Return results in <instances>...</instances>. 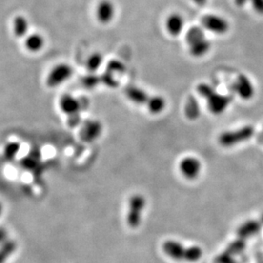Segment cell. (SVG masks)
Masks as SVG:
<instances>
[{
	"mask_svg": "<svg viewBox=\"0 0 263 263\" xmlns=\"http://www.w3.org/2000/svg\"><path fill=\"white\" fill-rule=\"evenodd\" d=\"M255 133V129L252 126H244L239 129L227 131L222 133L219 136V143L223 147L235 146L239 143L245 142L250 140Z\"/></svg>",
	"mask_w": 263,
	"mask_h": 263,
	"instance_id": "1",
	"label": "cell"
},
{
	"mask_svg": "<svg viewBox=\"0 0 263 263\" xmlns=\"http://www.w3.org/2000/svg\"><path fill=\"white\" fill-rule=\"evenodd\" d=\"M146 200L143 196L133 195L128 202V211L126 215V223L130 228H138L142 222L143 212L145 208Z\"/></svg>",
	"mask_w": 263,
	"mask_h": 263,
	"instance_id": "2",
	"label": "cell"
},
{
	"mask_svg": "<svg viewBox=\"0 0 263 263\" xmlns=\"http://www.w3.org/2000/svg\"><path fill=\"white\" fill-rule=\"evenodd\" d=\"M74 70L68 63H58L53 66L48 72L45 84L49 88H57L71 79Z\"/></svg>",
	"mask_w": 263,
	"mask_h": 263,
	"instance_id": "3",
	"label": "cell"
},
{
	"mask_svg": "<svg viewBox=\"0 0 263 263\" xmlns=\"http://www.w3.org/2000/svg\"><path fill=\"white\" fill-rule=\"evenodd\" d=\"M201 26L205 31L215 34H225L229 31L228 20L217 14H207L202 17Z\"/></svg>",
	"mask_w": 263,
	"mask_h": 263,
	"instance_id": "4",
	"label": "cell"
},
{
	"mask_svg": "<svg viewBox=\"0 0 263 263\" xmlns=\"http://www.w3.org/2000/svg\"><path fill=\"white\" fill-rule=\"evenodd\" d=\"M179 168L184 177L188 180H194L201 173V162L197 157H184L180 162Z\"/></svg>",
	"mask_w": 263,
	"mask_h": 263,
	"instance_id": "5",
	"label": "cell"
},
{
	"mask_svg": "<svg viewBox=\"0 0 263 263\" xmlns=\"http://www.w3.org/2000/svg\"><path fill=\"white\" fill-rule=\"evenodd\" d=\"M162 250L164 254L170 259L181 262L185 259L187 247L178 240L168 239L162 243Z\"/></svg>",
	"mask_w": 263,
	"mask_h": 263,
	"instance_id": "6",
	"label": "cell"
},
{
	"mask_svg": "<svg viewBox=\"0 0 263 263\" xmlns=\"http://www.w3.org/2000/svg\"><path fill=\"white\" fill-rule=\"evenodd\" d=\"M102 133V126L99 121L89 120L82 125L80 137L86 143H91L98 140Z\"/></svg>",
	"mask_w": 263,
	"mask_h": 263,
	"instance_id": "7",
	"label": "cell"
},
{
	"mask_svg": "<svg viewBox=\"0 0 263 263\" xmlns=\"http://www.w3.org/2000/svg\"><path fill=\"white\" fill-rule=\"evenodd\" d=\"M116 6L110 0H101L96 7V18L102 24H109L116 17Z\"/></svg>",
	"mask_w": 263,
	"mask_h": 263,
	"instance_id": "8",
	"label": "cell"
},
{
	"mask_svg": "<svg viewBox=\"0 0 263 263\" xmlns=\"http://www.w3.org/2000/svg\"><path fill=\"white\" fill-rule=\"evenodd\" d=\"M234 92L243 100H249L255 95V87L250 79L245 75H239L233 85Z\"/></svg>",
	"mask_w": 263,
	"mask_h": 263,
	"instance_id": "9",
	"label": "cell"
},
{
	"mask_svg": "<svg viewBox=\"0 0 263 263\" xmlns=\"http://www.w3.org/2000/svg\"><path fill=\"white\" fill-rule=\"evenodd\" d=\"M207 102L208 109L212 114L221 115L222 113L225 112V109L228 108V106L232 102V98L231 96L222 95L215 92L207 99Z\"/></svg>",
	"mask_w": 263,
	"mask_h": 263,
	"instance_id": "10",
	"label": "cell"
},
{
	"mask_svg": "<svg viewBox=\"0 0 263 263\" xmlns=\"http://www.w3.org/2000/svg\"><path fill=\"white\" fill-rule=\"evenodd\" d=\"M81 102L74 96L65 94L59 100V108L61 112L70 116L79 115L81 109Z\"/></svg>",
	"mask_w": 263,
	"mask_h": 263,
	"instance_id": "11",
	"label": "cell"
},
{
	"mask_svg": "<svg viewBox=\"0 0 263 263\" xmlns=\"http://www.w3.org/2000/svg\"><path fill=\"white\" fill-rule=\"evenodd\" d=\"M184 28V17L181 14L173 13L166 19V30L173 37H176L183 32Z\"/></svg>",
	"mask_w": 263,
	"mask_h": 263,
	"instance_id": "12",
	"label": "cell"
},
{
	"mask_svg": "<svg viewBox=\"0 0 263 263\" xmlns=\"http://www.w3.org/2000/svg\"><path fill=\"white\" fill-rule=\"evenodd\" d=\"M24 45L27 51L32 53H36L40 51L44 46V39L40 34L33 33L28 34L24 42Z\"/></svg>",
	"mask_w": 263,
	"mask_h": 263,
	"instance_id": "13",
	"label": "cell"
},
{
	"mask_svg": "<svg viewBox=\"0 0 263 263\" xmlns=\"http://www.w3.org/2000/svg\"><path fill=\"white\" fill-rule=\"evenodd\" d=\"M211 48V42L207 38L189 45L190 54L194 58H201L207 54Z\"/></svg>",
	"mask_w": 263,
	"mask_h": 263,
	"instance_id": "14",
	"label": "cell"
},
{
	"mask_svg": "<svg viewBox=\"0 0 263 263\" xmlns=\"http://www.w3.org/2000/svg\"><path fill=\"white\" fill-rule=\"evenodd\" d=\"M126 93L127 98L132 102H135L137 104L147 103L148 100L150 99V97L147 94V92H144L143 89L135 87V86L127 89Z\"/></svg>",
	"mask_w": 263,
	"mask_h": 263,
	"instance_id": "15",
	"label": "cell"
},
{
	"mask_svg": "<svg viewBox=\"0 0 263 263\" xmlns=\"http://www.w3.org/2000/svg\"><path fill=\"white\" fill-rule=\"evenodd\" d=\"M29 28V23L26 17L17 16L13 20V32L18 38L25 37Z\"/></svg>",
	"mask_w": 263,
	"mask_h": 263,
	"instance_id": "16",
	"label": "cell"
},
{
	"mask_svg": "<svg viewBox=\"0 0 263 263\" xmlns=\"http://www.w3.org/2000/svg\"><path fill=\"white\" fill-rule=\"evenodd\" d=\"M205 38V30L202 26H193L190 27L185 34V41L188 45L203 40Z\"/></svg>",
	"mask_w": 263,
	"mask_h": 263,
	"instance_id": "17",
	"label": "cell"
},
{
	"mask_svg": "<svg viewBox=\"0 0 263 263\" xmlns=\"http://www.w3.org/2000/svg\"><path fill=\"white\" fill-rule=\"evenodd\" d=\"M17 248V241L13 239H7L2 245L0 246V263H4L8 258L13 254Z\"/></svg>",
	"mask_w": 263,
	"mask_h": 263,
	"instance_id": "18",
	"label": "cell"
},
{
	"mask_svg": "<svg viewBox=\"0 0 263 263\" xmlns=\"http://www.w3.org/2000/svg\"><path fill=\"white\" fill-rule=\"evenodd\" d=\"M148 109L150 112L154 115H157L162 112L166 107V101L162 97L160 96H154L150 97L147 102Z\"/></svg>",
	"mask_w": 263,
	"mask_h": 263,
	"instance_id": "19",
	"label": "cell"
},
{
	"mask_svg": "<svg viewBox=\"0 0 263 263\" xmlns=\"http://www.w3.org/2000/svg\"><path fill=\"white\" fill-rule=\"evenodd\" d=\"M202 255H203V251L200 246H187L184 262L190 263H197L199 260H201Z\"/></svg>",
	"mask_w": 263,
	"mask_h": 263,
	"instance_id": "20",
	"label": "cell"
},
{
	"mask_svg": "<svg viewBox=\"0 0 263 263\" xmlns=\"http://www.w3.org/2000/svg\"><path fill=\"white\" fill-rule=\"evenodd\" d=\"M103 58L102 55L98 52L92 53L89 56L88 58L85 61V67L90 72H95L98 70L102 65Z\"/></svg>",
	"mask_w": 263,
	"mask_h": 263,
	"instance_id": "21",
	"label": "cell"
},
{
	"mask_svg": "<svg viewBox=\"0 0 263 263\" xmlns=\"http://www.w3.org/2000/svg\"><path fill=\"white\" fill-rule=\"evenodd\" d=\"M260 227H261V225L259 222L256 221H249L241 226L239 232L243 235H249L259 231Z\"/></svg>",
	"mask_w": 263,
	"mask_h": 263,
	"instance_id": "22",
	"label": "cell"
},
{
	"mask_svg": "<svg viewBox=\"0 0 263 263\" xmlns=\"http://www.w3.org/2000/svg\"><path fill=\"white\" fill-rule=\"evenodd\" d=\"M19 150H20V143L17 142H10L4 147L3 154H4V157L8 158L9 160H11L17 156Z\"/></svg>",
	"mask_w": 263,
	"mask_h": 263,
	"instance_id": "23",
	"label": "cell"
},
{
	"mask_svg": "<svg viewBox=\"0 0 263 263\" xmlns=\"http://www.w3.org/2000/svg\"><path fill=\"white\" fill-rule=\"evenodd\" d=\"M185 113L190 119H195L196 117H198L199 115V108L197 101L191 100L186 103Z\"/></svg>",
	"mask_w": 263,
	"mask_h": 263,
	"instance_id": "24",
	"label": "cell"
},
{
	"mask_svg": "<svg viewBox=\"0 0 263 263\" xmlns=\"http://www.w3.org/2000/svg\"><path fill=\"white\" fill-rule=\"evenodd\" d=\"M198 92L202 97H203L204 99H208L210 96L215 93V90L212 87L211 85L202 83V84H200V85H198Z\"/></svg>",
	"mask_w": 263,
	"mask_h": 263,
	"instance_id": "25",
	"label": "cell"
},
{
	"mask_svg": "<svg viewBox=\"0 0 263 263\" xmlns=\"http://www.w3.org/2000/svg\"><path fill=\"white\" fill-rule=\"evenodd\" d=\"M254 11L259 15H263V0H250Z\"/></svg>",
	"mask_w": 263,
	"mask_h": 263,
	"instance_id": "26",
	"label": "cell"
},
{
	"mask_svg": "<svg viewBox=\"0 0 263 263\" xmlns=\"http://www.w3.org/2000/svg\"><path fill=\"white\" fill-rule=\"evenodd\" d=\"M99 82L98 78L94 76V75H88V76H85L83 81V84L87 87H93L95 86Z\"/></svg>",
	"mask_w": 263,
	"mask_h": 263,
	"instance_id": "27",
	"label": "cell"
},
{
	"mask_svg": "<svg viewBox=\"0 0 263 263\" xmlns=\"http://www.w3.org/2000/svg\"><path fill=\"white\" fill-rule=\"evenodd\" d=\"M8 239V232L7 230L3 227H0V246Z\"/></svg>",
	"mask_w": 263,
	"mask_h": 263,
	"instance_id": "28",
	"label": "cell"
},
{
	"mask_svg": "<svg viewBox=\"0 0 263 263\" xmlns=\"http://www.w3.org/2000/svg\"><path fill=\"white\" fill-rule=\"evenodd\" d=\"M248 3H250V0H234V3L238 7L244 6Z\"/></svg>",
	"mask_w": 263,
	"mask_h": 263,
	"instance_id": "29",
	"label": "cell"
},
{
	"mask_svg": "<svg viewBox=\"0 0 263 263\" xmlns=\"http://www.w3.org/2000/svg\"><path fill=\"white\" fill-rule=\"evenodd\" d=\"M191 1L199 6H203L208 2V0H191Z\"/></svg>",
	"mask_w": 263,
	"mask_h": 263,
	"instance_id": "30",
	"label": "cell"
},
{
	"mask_svg": "<svg viewBox=\"0 0 263 263\" xmlns=\"http://www.w3.org/2000/svg\"><path fill=\"white\" fill-rule=\"evenodd\" d=\"M3 205H2V203L0 202V216L2 215V214H3Z\"/></svg>",
	"mask_w": 263,
	"mask_h": 263,
	"instance_id": "31",
	"label": "cell"
},
{
	"mask_svg": "<svg viewBox=\"0 0 263 263\" xmlns=\"http://www.w3.org/2000/svg\"><path fill=\"white\" fill-rule=\"evenodd\" d=\"M261 139H262V140H263V135H262V137H261Z\"/></svg>",
	"mask_w": 263,
	"mask_h": 263,
	"instance_id": "32",
	"label": "cell"
},
{
	"mask_svg": "<svg viewBox=\"0 0 263 263\" xmlns=\"http://www.w3.org/2000/svg\"><path fill=\"white\" fill-rule=\"evenodd\" d=\"M262 222H263V216H262Z\"/></svg>",
	"mask_w": 263,
	"mask_h": 263,
	"instance_id": "33",
	"label": "cell"
}]
</instances>
